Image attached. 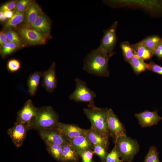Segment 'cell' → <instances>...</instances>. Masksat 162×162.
Instances as JSON below:
<instances>
[{
    "label": "cell",
    "instance_id": "e0dca14e",
    "mask_svg": "<svg viewBox=\"0 0 162 162\" xmlns=\"http://www.w3.org/2000/svg\"><path fill=\"white\" fill-rule=\"evenodd\" d=\"M70 143L79 154L88 150H92L93 146L85 134L69 140Z\"/></svg>",
    "mask_w": 162,
    "mask_h": 162
},
{
    "label": "cell",
    "instance_id": "7c38bea8",
    "mask_svg": "<svg viewBox=\"0 0 162 162\" xmlns=\"http://www.w3.org/2000/svg\"><path fill=\"white\" fill-rule=\"evenodd\" d=\"M56 66L55 62H53L47 70L42 73V86L47 92L50 93L53 92L57 87Z\"/></svg>",
    "mask_w": 162,
    "mask_h": 162
},
{
    "label": "cell",
    "instance_id": "8992f818",
    "mask_svg": "<svg viewBox=\"0 0 162 162\" xmlns=\"http://www.w3.org/2000/svg\"><path fill=\"white\" fill-rule=\"evenodd\" d=\"M16 32L26 45L44 44L46 41L45 36L34 29L24 25L18 28Z\"/></svg>",
    "mask_w": 162,
    "mask_h": 162
},
{
    "label": "cell",
    "instance_id": "cb8c5ba5",
    "mask_svg": "<svg viewBox=\"0 0 162 162\" xmlns=\"http://www.w3.org/2000/svg\"><path fill=\"white\" fill-rule=\"evenodd\" d=\"M5 30V32L8 41L15 44L19 49L26 45L17 33L12 28L7 29Z\"/></svg>",
    "mask_w": 162,
    "mask_h": 162
},
{
    "label": "cell",
    "instance_id": "4dcf8cb0",
    "mask_svg": "<svg viewBox=\"0 0 162 162\" xmlns=\"http://www.w3.org/2000/svg\"><path fill=\"white\" fill-rule=\"evenodd\" d=\"M107 148L100 145H96L93 146V151L103 161L105 160L106 156L108 154Z\"/></svg>",
    "mask_w": 162,
    "mask_h": 162
},
{
    "label": "cell",
    "instance_id": "74e56055",
    "mask_svg": "<svg viewBox=\"0 0 162 162\" xmlns=\"http://www.w3.org/2000/svg\"><path fill=\"white\" fill-rule=\"evenodd\" d=\"M8 41L5 31H2L0 32V45L2 46L5 43Z\"/></svg>",
    "mask_w": 162,
    "mask_h": 162
},
{
    "label": "cell",
    "instance_id": "277c9868",
    "mask_svg": "<svg viewBox=\"0 0 162 162\" xmlns=\"http://www.w3.org/2000/svg\"><path fill=\"white\" fill-rule=\"evenodd\" d=\"M115 141L121 160L123 161L131 162L139 150L137 141L125 135L118 137Z\"/></svg>",
    "mask_w": 162,
    "mask_h": 162
},
{
    "label": "cell",
    "instance_id": "9c48e42d",
    "mask_svg": "<svg viewBox=\"0 0 162 162\" xmlns=\"http://www.w3.org/2000/svg\"><path fill=\"white\" fill-rule=\"evenodd\" d=\"M44 142H51L64 146L70 143L69 140L59 130L57 127L46 130L38 131Z\"/></svg>",
    "mask_w": 162,
    "mask_h": 162
},
{
    "label": "cell",
    "instance_id": "836d02e7",
    "mask_svg": "<svg viewBox=\"0 0 162 162\" xmlns=\"http://www.w3.org/2000/svg\"><path fill=\"white\" fill-rule=\"evenodd\" d=\"M93 152L92 150H88L79 154L82 159V162H93Z\"/></svg>",
    "mask_w": 162,
    "mask_h": 162
},
{
    "label": "cell",
    "instance_id": "83f0119b",
    "mask_svg": "<svg viewBox=\"0 0 162 162\" xmlns=\"http://www.w3.org/2000/svg\"><path fill=\"white\" fill-rule=\"evenodd\" d=\"M162 38L158 35H153L145 38L141 42L149 49L153 51L154 49Z\"/></svg>",
    "mask_w": 162,
    "mask_h": 162
},
{
    "label": "cell",
    "instance_id": "2e32d148",
    "mask_svg": "<svg viewBox=\"0 0 162 162\" xmlns=\"http://www.w3.org/2000/svg\"><path fill=\"white\" fill-rule=\"evenodd\" d=\"M85 135L93 146L100 145L107 148L108 136L94 129L92 127L86 129Z\"/></svg>",
    "mask_w": 162,
    "mask_h": 162
},
{
    "label": "cell",
    "instance_id": "7a4b0ae2",
    "mask_svg": "<svg viewBox=\"0 0 162 162\" xmlns=\"http://www.w3.org/2000/svg\"><path fill=\"white\" fill-rule=\"evenodd\" d=\"M59 117L57 112L50 106L38 108L36 116L31 124V129L39 131L57 127Z\"/></svg>",
    "mask_w": 162,
    "mask_h": 162
},
{
    "label": "cell",
    "instance_id": "f35d334b",
    "mask_svg": "<svg viewBox=\"0 0 162 162\" xmlns=\"http://www.w3.org/2000/svg\"><path fill=\"white\" fill-rule=\"evenodd\" d=\"M15 12L14 10L8 11L4 12L5 17L8 19L11 18L13 16Z\"/></svg>",
    "mask_w": 162,
    "mask_h": 162
},
{
    "label": "cell",
    "instance_id": "4fadbf2b",
    "mask_svg": "<svg viewBox=\"0 0 162 162\" xmlns=\"http://www.w3.org/2000/svg\"><path fill=\"white\" fill-rule=\"evenodd\" d=\"M158 110L153 111L145 110L136 113L135 116L142 127H149L158 124V122L162 120V117L158 115Z\"/></svg>",
    "mask_w": 162,
    "mask_h": 162
},
{
    "label": "cell",
    "instance_id": "52a82bcc",
    "mask_svg": "<svg viewBox=\"0 0 162 162\" xmlns=\"http://www.w3.org/2000/svg\"><path fill=\"white\" fill-rule=\"evenodd\" d=\"M118 22L115 21L107 29L104 30L103 36L99 47L109 53H115L113 51L117 41L116 29Z\"/></svg>",
    "mask_w": 162,
    "mask_h": 162
},
{
    "label": "cell",
    "instance_id": "ac0fdd59",
    "mask_svg": "<svg viewBox=\"0 0 162 162\" xmlns=\"http://www.w3.org/2000/svg\"><path fill=\"white\" fill-rule=\"evenodd\" d=\"M42 11L39 6L34 2H33L26 12L24 25L32 28L33 25L40 13Z\"/></svg>",
    "mask_w": 162,
    "mask_h": 162
},
{
    "label": "cell",
    "instance_id": "ba28073f",
    "mask_svg": "<svg viewBox=\"0 0 162 162\" xmlns=\"http://www.w3.org/2000/svg\"><path fill=\"white\" fill-rule=\"evenodd\" d=\"M31 129L30 124L15 122L8 129L7 133L15 146L18 148L22 146L27 132Z\"/></svg>",
    "mask_w": 162,
    "mask_h": 162
},
{
    "label": "cell",
    "instance_id": "484cf974",
    "mask_svg": "<svg viewBox=\"0 0 162 162\" xmlns=\"http://www.w3.org/2000/svg\"><path fill=\"white\" fill-rule=\"evenodd\" d=\"M45 143L49 153L54 158L57 160H61L63 146L51 142H46Z\"/></svg>",
    "mask_w": 162,
    "mask_h": 162
},
{
    "label": "cell",
    "instance_id": "6da1fadb",
    "mask_svg": "<svg viewBox=\"0 0 162 162\" xmlns=\"http://www.w3.org/2000/svg\"><path fill=\"white\" fill-rule=\"evenodd\" d=\"M115 54L108 53L99 47L94 49L85 58L83 68L88 73L95 76H108V62Z\"/></svg>",
    "mask_w": 162,
    "mask_h": 162
},
{
    "label": "cell",
    "instance_id": "9a60e30c",
    "mask_svg": "<svg viewBox=\"0 0 162 162\" xmlns=\"http://www.w3.org/2000/svg\"><path fill=\"white\" fill-rule=\"evenodd\" d=\"M32 28L47 38L50 37L51 22L42 11L40 13L34 22Z\"/></svg>",
    "mask_w": 162,
    "mask_h": 162
},
{
    "label": "cell",
    "instance_id": "e575fe53",
    "mask_svg": "<svg viewBox=\"0 0 162 162\" xmlns=\"http://www.w3.org/2000/svg\"><path fill=\"white\" fill-rule=\"evenodd\" d=\"M147 69L162 75V67L151 61L149 63H146Z\"/></svg>",
    "mask_w": 162,
    "mask_h": 162
},
{
    "label": "cell",
    "instance_id": "3957f363",
    "mask_svg": "<svg viewBox=\"0 0 162 162\" xmlns=\"http://www.w3.org/2000/svg\"><path fill=\"white\" fill-rule=\"evenodd\" d=\"M89 107L84 108L83 111L91 122V127L108 136L107 116L109 109L98 108L94 105Z\"/></svg>",
    "mask_w": 162,
    "mask_h": 162
},
{
    "label": "cell",
    "instance_id": "d4e9b609",
    "mask_svg": "<svg viewBox=\"0 0 162 162\" xmlns=\"http://www.w3.org/2000/svg\"><path fill=\"white\" fill-rule=\"evenodd\" d=\"M120 46L125 60L128 62L133 56L136 54L132 45L128 41H125L121 44Z\"/></svg>",
    "mask_w": 162,
    "mask_h": 162
},
{
    "label": "cell",
    "instance_id": "d6986e66",
    "mask_svg": "<svg viewBox=\"0 0 162 162\" xmlns=\"http://www.w3.org/2000/svg\"><path fill=\"white\" fill-rule=\"evenodd\" d=\"M79 154L70 143L63 146L61 161L63 162H76L79 160Z\"/></svg>",
    "mask_w": 162,
    "mask_h": 162
},
{
    "label": "cell",
    "instance_id": "8d00e7d4",
    "mask_svg": "<svg viewBox=\"0 0 162 162\" xmlns=\"http://www.w3.org/2000/svg\"><path fill=\"white\" fill-rule=\"evenodd\" d=\"M153 52L158 60H162V40L155 46Z\"/></svg>",
    "mask_w": 162,
    "mask_h": 162
},
{
    "label": "cell",
    "instance_id": "f1b7e54d",
    "mask_svg": "<svg viewBox=\"0 0 162 162\" xmlns=\"http://www.w3.org/2000/svg\"><path fill=\"white\" fill-rule=\"evenodd\" d=\"M143 162H160L157 148L150 146Z\"/></svg>",
    "mask_w": 162,
    "mask_h": 162
},
{
    "label": "cell",
    "instance_id": "5b68a950",
    "mask_svg": "<svg viewBox=\"0 0 162 162\" xmlns=\"http://www.w3.org/2000/svg\"><path fill=\"white\" fill-rule=\"evenodd\" d=\"M75 81L76 88L69 96L70 99L76 102L88 103L89 107L94 106V100L96 96L95 93L87 87L85 82L79 78H76Z\"/></svg>",
    "mask_w": 162,
    "mask_h": 162
},
{
    "label": "cell",
    "instance_id": "8fae6325",
    "mask_svg": "<svg viewBox=\"0 0 162 162\" xmlns=\"http://www.w3.org/2000/svg\"><path fill=\"white\" fill-rule=\"evenodd\" d=\"M38 108L34 106L32 101L28 99L17 112L16 122L31 125L36 115Z\"/></svg>",
    "mask_w": 162,
    "mask_h": 162
},
{
    "label": "cell",
    "instance_id": "7402d4cb",
    "mask_svg": "<svg viewBox=\"0 0 162 162\" xmlns=\"http://www.w3.org/2000/svg\"><path fill=\"white\" fill-rule=\"evenodd\" d=\"M15 11V10H14ZM26 12H20L15 11L12 17L7 21L4 27L5 29L16 27L25 21Z\"/></svg>",
    "mask_w": 162,
    "mask_h": 162
},
{
    "label": "cell",
    "instance_id": "603a6c76",
    "mask_svg": "<svg viewBox=\"0 0 162 162\" xmlns=\"http://www.w3.org/2000/svg\"><path fill=\"white\" fill-rule=\"evenodd\" d=\"M128 62L136 74H140L147 70L146 63L136 54L134 55Z\"/></svg>",
    "mask_w": 162,
    "mask_h": 162
},
{
    "label": "cell",
    "instance_id": "ffe728a7",
    "mask_svg": "<svg viewBox=\"0 0 162 162\" xmlns=\"http://www.w3.org/2000/svg\"><path fill=\"white\" fill-rule=\"evenodd\" d=\"M40 71H35L30 74L27 82L28 92L31 96H34L38 90V87L42 76Z\"/></svg>",
    "mask_w": 162,
    "mask_h": 162
},
{
    "label": "cell",
    "instance_id": "d590c367",
    "mask_svg": "<svg viewBox=\"0 0 162 162\" xmlns=\"http://www.w3.org/2000/svg\"><path fill=\"white\" fill-rule=\"evenodd\" d=\"M17 1H11L8 2L1 6L0 12H5L12 10L16 8Z\"/></svg>",
    "mask_w": 162,
    "mask_h": 162
},
{
    "label": "cell",
    "instance_id": "5bb4252c",
    "mask_svg": "<svg viewBox=\"0 0 162 162\" xmlns=\"http://www.w3.org/2000/svg\"><path fill=\"white\" fill-rule=\"evenodd\" d=\"M57 128L69 140L85 135L86 131V129L75 125L61 122L59 123Z\"/></svg>",
    "mask_w": 162,
    "mask_h": 162
},
{
    "label": "cell",
    "instance_id": "1f68e13d",
    "mask_svg": "<svg viewBox=\"0 0 162 162\" xmlns=\"http://www.w3.org/2000/svg\"><path fill=\"white\" fill-rule=\"evenodd\" d=\"M7 67L8 71L14 73L18 71L21 67V64L17 59L12 58L9 60L7 63Z\"/></svg>",
    "mask_w": 162,
    "mask_h": 162
},
{
    "label": "cell",
    "instance_id": "ab89813d",
    "mask_svg": "<svg viewBox=\"0 0 162 162\" xmlns=\"http://www.w3.org/2000/svg\"><path fill=\"white\" fill-rule=\"evenodd\" d=\"M116 162H123V161L122 160L119 159Z\"/></svg>",
    "mask_w": 162,
    "mask_h": 162
},
{
    "label": "cell",
    "instance_id": "d6a6232c",
    "mask_svg": "<svg viewBox=\"0 0 162 162\" xmlns=\"http://www.w3.org/2000/svg\"><path fill=\"white\" fill-rule=\"evenodd\" d=\"M120 157L119 153L115 146L112 151L107 154L105 162H116Z\"/></svg>",
    "mask_w": 162,
    "mask_h": 162
},
{
    "label": "cell",
    "instance_id": "30bf717a",
    "mask_svg": "<svg viewBox=\"0 0 162 162\" xmlns=\"http://www.w3.org/2000/svg\"><path fill=\"white\" fill-rule=\"evenodd\" d=\"M107 123L109 135L111 136L115 141L118 137L126 135L123 125L110 108L109 109L108 111Z\"/></svg>",
    "mask_w": 162,
    "mask_h": 162
},
{
    "label": "cell",
    "instance_id": "f546056e",
    "mask_svg": "<svg viewBox=\"0 0 162 162\" xmlns=\"http://www.w3.org/2000/svg\"><path fill=\"white\" fill-rule=\"evenodd\" d=\"M32 2L33 1L31 0H17L14 10L20 12H26Z\"/></svg>",
    "mask_w": 162,
    "mask_h": 162
},
{
    "label": "cell",
    "instance_id": "44dd1931",
    "mask_svg": "<svg viewBox=\"0 0 162 162\" xmlns=\"http://www.w3.org/2000/svg\"><path fill=\"white\" fill-rule=\"evenodd\" d=\"M132 45L136 54L144 60L150 59L154 55L153 51L147 48L141 41Z\"/></svg>",
    "mask_w": 162,
    "mask_h": 162
},
{
    "label": "cell",
    "instance_id": "4316f807",
    "mask_svg": "<svg viewBox=\"0 0 162 162\" xmlns=\"http://www.w3.org/2000/svg\"><path fill=\"white\" fill-rule=\"evenodd\" d=\"M19 49L15 44L7 41L0 46V55L4 58Z\"/></svg>",
    "mask_w": 162,
    "mask_h": 162
}]
</instances>
